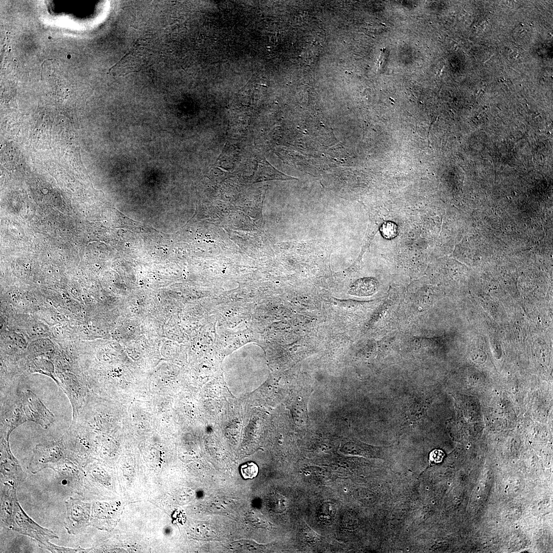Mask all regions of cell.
Wrapping results in <instances>:
<instances>
[{
	"instance_id": "obj_1",
	"label": "cell",
	"mask_w": 553,
	"mask_h": 553,
	"mask_svg": "<svg viewBox=\"0 0 553 553\" xmlns=\"http://www.w3.org/2000/svg\"><path fill=\"white\" fill-rule=\"evenodd\" d=\"M1 437L9 439L10 435L19 426L27 421L18 389L13 388L1 393Z\"/></svg>"
},
{
	"instance_id": "obj_2",
	"label": "cell",
	"mask_w": 553,
	"mask_h": 553,
	"mask_svg": "<svg viewBox=\"0 0 553 553\" xmlns=\"http://www.w3.org/2000/svg\"><path fill=\"white\" fill-rule=\"evenodd\" d=\"M24 412L27 421H33L47 429L55 421L54 414L40 399L29 389L19 391Z\"/></svg>"
},
{
	"instance_id": "obj_3",
	"label": "cell",
	"mask_w": 553,
	"mask_h": 553,
	"mask_svg": "<svg viewBox=\"0 0 553 553\" xmlns=\"http://www.w3.org/2000/svg\"><path fill=\"white\" fill-rule=\"evenodd\" d=\"M68 397L75 418L84 401L85 387L80 379L72 374H62L54 379Z\"/></svg>"
},
{
	"instance_id": "obj_4",
	"label": "cell",
	"mask_w": 553,
	"mask_h": 553,
	"mask_svg": "<svg viewBox=\"0 0 553 553\" xmlns=\"http://www.w3.org/2000/svg\"><path fill=\"white\" fill-rule=\"evenodd\" d=\"M14 529L34 538L41 543H49V538H54L56 535L52 531L44 529L37 525L29 519L22 511L19 504L16 501L14 503Z\"/></svg>"
},
{
	"instance_id": "obj_5",
	"label": "cell",
	"mask_w": 553,
	"mask_h": 553,
	"mask_svg": "<svg viewBox=\"0 0 553 553\" xmlns=\"http://www.w3.org/2000/svg\"><path fill=\"white\" fill-rule=\"evenodd\" d=\"M257 167L252 176L246 181L248 183L266 181L272 180H288L297 179L285 175L274 167L263 156L257 158Z\"/></svg>"
},
{
	"instance_id": "obj_6",
	"label": "cell",
	"mask_w": 553,
	"mask_h": 553,
	"mask_svg": "<svg viewBox=\"0 0 553 553\" xmlns=\"http://www.w3.org/2000/svg\"><path fill=\"white\" fill-rule=\"evenodd\" d=\"M62 443L58 442L37 445L34 450L32 462L34 464L56 461L64 456Z\"/></svg>"
},
{
	"instance_id": "obj_7",
	"label": "cell",
	"mask_w": 553,
	"mask_h": 553,
	"mask_svg": "<svg viewBox=\"0 0 553 553\" xmlns=\"http://www.w3.org/2000/svg\"><path fill=\"white\" fill-rule=\"evenodd\" d=\"M377 288L378 282L375 279L364 278L356 281L350 290L356 295H370L375 293Z\"/></svg>"
},
{
	"instance_id": "obj_8",
	"label": "cell",
	"mask_w": 553,
	"mask_h": 553,
	"mask_svg": "<svg viewBox=\"0 0 553 553\" xmlns=\"http://www.w3.org/2000/svg\"><path fill=\"white\" fill-rule=\"evenodd\" d=\"M335 506L331 503H323L319 511V519L326 524L331 523L335 516Z\"/></svg>"
},
{
	"instance_id": "obj_9",
	"label": "cell",
	"mask_w": 553,
	"mask_h": 553,
	"mask_svg": "<svg viewBox=\"0 0 553 553\" xmlns=\"http://www.w3.org/2000/svg\"><path fill=\"white\" fill-rule=\"evenodd\" d=\"M240 471L244 479H251L258 475L259 467L254 462H248L240 466Z\"/></svg>"
},
{
	"instance_id": "obj_10",
	"label": "cell",
	"mask_w": 553,
	"mask_h": 553,
	"mask_svg": "<svg viewBox=\"0 0 553 553\" xmlns=\"http://www.w3.org/2000/svg\"><path fill=\"white\" fill-rule=\"evenodd\" d=\"M382 235L386 238L392 239L397 233V227L396 224L391 222H385L381 227Z\"/></svg>"
},
{
	"instance_id": "obj_11",
	"label": "cell",
	"mask_w": 553,
	"mask_h": 553,
	"mask_svg": "<svg viewBox=\"0 0 553 553\" xmlns=\"http://www.w3.org/2000/svg\"><path fill=\"white\" fill-rule=\"evenodd\" d=\"M354 495L357 499L365 501L364 502H373L374 500V497L372 493L366 490H357Z\"/></svg>"
},
{
	"instance_id": "obj_12",
	"label": "cell",
	"mask_w": 553,
	"mask_h": 553,
	"mask_svg": "<svg viewBox=\"0 0 553 553\" xmlns=\"http://www.w3.org/2000/svg\"><path fill=\"white\" fill-rule=\"evenodd\" d=\"M443 456L444 453L442 451L436 450L431 453L430 459L431 462L438 463L441 461Z\"/></svg>"
},
{
	"instance_id": "obj_13",
	"label": "cell",
	"mask_w": 553,
	"mask_h": 553,
	"mask_svg": "<svg viewBox=\"0 0 553 553\" xmlns=\"http://www.w3.org/2000/svg\"><path fill=\"white\" fill-rule=\"evenodd\" d=\"M67 57H68V58H70V57H71V55H68L67 56Z\"/></svg>"
}]
</instances>
